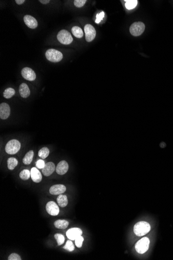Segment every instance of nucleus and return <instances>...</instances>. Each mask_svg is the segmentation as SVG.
Segmentation results:
<instances>
[{
	"label": "nucleus",
	"instance_id": "nucleus-1",
	"mask_svg": "<svg viewBox=\"0 0 173 260\" xmlns=\"http://www.w3.org/2000/svg\"><path fill=\"white\" fill-rule=\"evenodd\" d=\"M150 225L147 222L141 221L137 223L134 226V232L137 236H144L150 231Z\"/></svg>",
	"mask_w": 173,
	"mask_h": 260
},
{
	"label": "nucleus",
	"instance_id": "nucleus-2",
	"mask_svg": "<svg viewBox=\"0 0 173 260\" xmlns=\"http://www.w3.org/2000/svg\"><path fill=\"white\" fill-rule=\"evenodd\" d=\"M47 60L53 62H58L63 58V54L59 51L55 49H48L45 53Z\"/></svg>",
	"mask_w": 173,
	"mask_h": 260
},
{
	"label": "nucleus",
	"instance_id": "nucleus-3",
	"mask_svg": "<svg viewBox=\"0 0 173 260\" xmlns=\"http://www.w3.org/2000/svg\"><path fill=\"white\" fill-rule=\"evenodd\" d=\"M21 148L20 142L16 139H12L8 141L5 146V151L8 154H15Z\"/></svg>",
	"mask_w": 173,
	"mask_h": 260
},
{
	"label": "nucleus",
	"instance_id": "nucleus-4",
	"mask_svg": "<svg viewBox=\"0 0 173 260\" xmlns=\"http://www.w3.org/2000/svg\"><path fill=\"white\" fill-rule=\"evenodd\" d=\"M57 39L61 44L64 45H69L73 40L70 33L65 30L59 31L57 35Z\"/></svg>",
	"mask_w": 173,
	"mask_h": 260
},
{
	"label": "nucleus",
	"instance_id": "nucleus-5",
	"mask_svg": "<svg viewBox=\"0 0 173 260\" xmlns=\"http://www.w3.org/2000/svg\"><path fill=\"white\" fill-rule=\"evenodd\" d=\"M150 240L148 238L144 237L139 240L135 245V249L139 254H143L148 250Z\"/></svg>",
	"mask_w": 173,
	"mask_h": 260
},
{
	"label": "nucleus",
	"instance_id": "nucleus-6",
	"mask_svg": "<svg viewBox=\"0 0 173 260\" xmlns=\"http://www.w3.org/2000/svg\"><path fill=\"white\" fill-rule=\"evenodd\" d=\"M145 26L142 22H136L133 23L130 28V32L133 36L138 37L142 35L145 30Z\"/></svg>",
	"mask_w": 173,
	"mask_h": 260
},
{
	"label": "nucleus",
	"instance_id": "nucleus-7",
	"mask_svg": "<svg viewBox=\"0 0 173 260\" xmlns=\"http://www.w3.org/2000/svg\"><path fill=\"white\" fill-rule=\"evenodd\" d=\"M86 41L90 42L93 41L96 36V31L93 26L90 24H86L84 27Z\"/></svg>",
	"mask_w": 173,
	"mask_h": 260
},
{
	"label": "nucleus",
	"instance_id": "nucleus-8",
	"mask_svg": "<svg viewBox=\"0 0 173 260\" xmlns=\"http://www.w3.org/2000/svg\"><path fill=\"white\" fill-rule=\"evenodd\" d=\"M21 75L25 79L29 81H33L36 79V74L32 69L30 68H24L21 71Z\"/></svg>",
	"mask_w": 173,
	"mask_h": 260
},
{
	"label": "nucleus",
	"instance_id": "nucleus-9",
	"mask_svg": "<svg viewBox=\"0 0 173 260\" xmlns=\"http://www.w3.org/2000/svg\"><path fill=\"white\" fill-rule=\"evenodd\" d=\"M46 209L49 214L53 216L57 215L59 213V207L57 203L53 201H49L47 203Z\"/></svg>",
	"mask_w": 173,
	"mask_h": 260
},
{
	"label": "nucleus",
	"instance_id": "nucleus-10",
	"mask_svg": "<svg viewBox=\"0 0 173 260\" xmlns=\"http://www.w3.org/2000/svg\"><path fill=\"white\" fill-rule=\"evenodd\" d=\"M82 234V231L80 228H71L67 231L66 235L69 240H74L78 236H81Z\"/></svg>",
	"mask_w": 173,
	"mask_h": 260
},
{
	"label": "nucleus",
	"instance_id": "nucleus-11",
	"mask_svg": "<svg viewBox=\"0 0 173 260\" xmlns=\"http://www.w3.org/2000/svg\"><path fill=\"white\" fill-rule=\"evenodd\" d=\"M10 109L8 104L2 103L0 105V118L2 120H6L10 115Z\"/></svg>",
	"mask_w": 173,
	"mask_h": 260
},
{
	"label": "nucleus",
	"instance_id": "nucleus-12",
	"mask_svg": "<svg viewBox=\"0 0 173 260\" xmlns=\"http://www.w3.org/2000/svg\"><path fill=\"white\" fill-rule=\"evenodd\" d=\"M66 187L62 184H56L52 186L49 189V193L52 195H60L64 193L66 191Z\"/></svg>",
	"mask_w": 173,
	"mask_h": 260
},
{
	"label": "nucleus",
	"instance_id": "nucleus-13",
	"mask_svg": "<svg viewBox=\"0 0 173 260\" xmlns=\"http://www.w3.org/2000/svg\"><path fill=\"white\" fill-rule=\"evenodd\" d=\"M69 170V165L65 161H62L57 165L55 170L58 174L63 175L67 173Z\"/></svg>",
	"mask_w": 173,
	"mask_h": 260
},
{
	"label": "nucleus",
	"instance_id": "nucleus-14",
	"mask_svg": "<svg viewBox=\"0 0 173 260\" xmlns=\"http://www.w3.org/2000/svg\"><path fill=\"white\" fill-rule=\"evenodd\" d=\"M23 21L27 26L31 29H35L38 25L36 19L30 15H26L23 18Z\"/></svg>",
	"mask_w": 173,
	"mask_h": 260
},
{
	"label": "nucleus",
	"instance_id": "nucleus-15",
	"mask_svg": "<svg viewBox=\"0 0 173 260\" xmlns=\"http://www.w3.org/2000/svg\"><path fill=\"white\" fill-rule=\"evenodd\" d=\"M55 165L53 162H49L45 164V166L42 169L43 175L46 177H48L55 171Z\"/></svg>",
	"mask_w": 173,
	"mask_h": 260
},
{
	"label": "nucleus",
	"instance_id": "nucleus-16",
	"mask_svg": "<svg viewBox=\"0 0 173 260\" xmlns=\"http://www.w3.org/2000/svg\"><path fill=\"white\" fill-rule=\"evenodd\" d=\"M31 177L35 183H39L42 180L41 172L35 167H33L31 170Z\"/></svg>",
	"mask_w": 173,
	"mask_h": 260
},
{
	"label": "nucleus",
	"instance_id": "nucleus-17",
	"mask_svg": "<svg viewBox=\"0 0 173 260\" xmlns=\"http://www.w3.org/2000/svg\"><path fill=\"white\" fill-rule=\"evenodd\" d=\"M19 92L21 97L26 98L30 95V90L27 84L22 83L19 86Z\"/></svg>",
	"mask_w": 173,
	"mask_h": 260
},
{
	"label": "nucleus",
	"instance_id": "nucleus-18",
	"mask_svg": "<svg viewBox=\"0 0 173 260\" xmlns=\"http://www.w3.org/2000/svg\"><path fill=\"white\" fill-rule=\"evenodd\" d=\"M69 225V222L64 220H58L54 223V225L58 229H65Z\"/></svg>",
	"mask_w": 173,
	"mask_h": 260
},
{
	"label": "nucleus",
	"instance_id": "nucleus-19",
	"mask_svg": "<svg viewBox=\"0 0 173 260\" xmlns=\"http://www.w3.org/2000/svg\"><path fill=\"white\" fill-rule=\"evenodd\" d=\"M57 201L58 203V205L60 206L61 207H65L68 203L67 196L66 195H62V194H60L57 197Z\"/></svg>",
	"mask_w": 173,
	"mask_h": 260
},
{
	"label": "nucleus",
	"instance_id": "nucleus-20",
	"mask_svg": "<svg viewBox=\"0 0 173 260\" xmlns=\"http://www.w3.org/2000/svg\"><path fill=\"white\" fill-rule=\"evenodd\" d=\"M34 156V152L33 151H30L25 155L23 159V163L25 165H29L32 162L33 158Z\"/></svg>",
	"mask_w": 173,
	"mask_h": 260
},
{
	"label": "nucleus",
	"instance_id": "nucleus-21",
	"mask_svg": "<svg viewBox=\"0 0 173 260\" xmlns=\"http://www.w3.org/2000/svg\"><path fill=\"white\" fill-rule=\"evenodd\" d=\"M72 32L75 37L77 38H82L84 35L83 31L79 26H73L72 29Z\"/></svg>",
	"mask_w": 173,
	"mask_h": 260
},
{
	"label": "nucleus",
	"instance_id": "nucleus-22",
	"mask_svg": "<svg viewBox=\"0 0 173 260\" xmlns=\"http://www.w3.org/2000/svg\"><path fill=\"white\" fill-rule=\"evenodd\" d=\"M18 162L14 157H10L7 159V167L9 170H12L17 166Z\"/></svg>",
	"mask_w": 173,
	"mask_h": 260
},
{
	"label": "nucleus",
	"instance_id": "nucleus-23",
	"mask_svg": "<svg viewBox=\"0 0 173 260\" xmlns=\"http://www.w3.org/2000/svg\"><path fill=\"white\" fill-rule=\"evenodd\" d=\"M15 94V90L12 88H8L4 90L3 97L6 99H9Z\"/></svg>",
	"mask_w": 173,
	"mask_h": 260
},
{
	"label": "nucleus",
	"instance_id": "nucleus-24",
	"mask_svg": "<svg viewBox=\"0 0 173 260\" xmlns=\"http://www.w3.org/2000/svg\"><path fill=\"white\" fill-rule=\"evenodd\" d=\"M49 154V149L47 147H44L39 151V156L42 159H45L47 158Z\"/></svg>",
	"mask_w": 173,
	"mask_h": 260
},
{
	"label": "nucleus",
	"instance_id": "nucleus-25",
	"mask_svg": "<svg viewBox=\"0 0 173 260\" xmlns=\"http://www.w3.org/2000/svg\"><path fill=\"white\" fill-rule=\"evenodd\" d=\"M19 176L23 180H27L31 177V171L28 169H24L21 171Z\"/></svg>",
	"mask_w": 173,
	"mask_h": 260
},
{
	"label": "nucleus",
	"instance_id": "nucleus-26",
	"mask_svg": "<svg viewBox=\"0 0 173 260\" xmlns=\"http://www.w3.org/2000/svg\"><path fill=\"white\" fill-rule=\"evenodd\" d=\"M126 2V7L128 10H132L137 6V0H128L125 1Z\"/></svg>",
	"mask_w": 173,
	"mask_h": 260
},
{
	"label": "nucleus",
	"instance_id": "nucleus-27",
	"mask_svg": "<svg viewBox=\"0 0 173 260\" xmlns=\"http://www.w3.org/2000/svg\"><path fill=\"white\" fill-rule=\"evenodd\" d=\"M54 237L57 242L58 246H61L64 242L65 238L63 235L60 234H55Z\"/></svg>",
	"mask_w": 173,
	"mask_h": 260
},
{
	"label": "nucleus",
	"instance_id": "nucleus-28",
	"mask_svg": "<svg viewBox=\"0 0 173 260\" xmlns=\"http://www.w3.org/2000/svg\"><path fill=\"white\" fill-rule=\"evenodd\" d=\"M63 248L65 250H68L69 251H73L75 249L74 245L73 243L71 241V240H67L66 242V243L65 244V246L63 247Z\"/></svg>",
	"mask_w": 173,
	"mask_h": 260
},
{
	"label": "nucleus",
	"instance_id": "nucleus-29",
	"mask_svg": "<svg viewBox=\"0 0 173 260\" xmlns=\"http://www.w3.org/2000/svg\"><path fill=\"white\" fill-rule=\"evenodd\" d=\"M84 237L82 235L78 236L75 240L76 246H77L78 248H81L82 247V242H84Z\"/></svg>",
	"mask_w": 173,
	"mask_h": 260
},
{
	"label": "nucleus",
	"instance_id": "nucleus-30",
	"mask_svg": "<svg viewBox=\"0 0 173 260\" xmlns=\"http://www.w3.org/2000/svg\"><path fill=\"white\" fill-rule=\"evenodd\" d=\"M86 2H87L86 0H75L74 1V3L76 7L80 8L84 6Z\"/></svg>",
	"mask_w": 173,
	"mask_h": 260
},
{
	"label": "nucleus",
	"instance_id": "nucleus-31",
	"mask_svg": "<svg viewBox=\"0 0 173 260\" xmlns=\"http://www.w3.org/2000/svg\"><path fill=\"white\" fill-rule=\"evenodd\" d=\"M45 166V162L42 159H39L36 162V166L39 169H43Z\"/></svg>",
	"mask_w": 173,
	"mask_h": 260
},
{
	"label": "nucleus",
	"instance_id": "nucleus-32",
	"mask_svg": "<svg viewBox=\"0 0 173 260\" xmlns=\"http://www.w3.org/2000/svg\"><path fill=\"white\" fill-rule=\"evenodd\" d=\"M8 260H21V257L16 253H12L8 256Z\"/></svg>",
	"mask_w": 173,
	"mask_h": 260
},
{
	"label": "nucleus",
	"instance_id": "nucleus-33",
	"mask_svg": "<svg viewBox=\"0 0 173 260\" xmlns=\"http://www.w3.org/2000/svg\"><path fill=\"white\" fill-rule=\"evenodd\" d=\"M104 17V12H101L100 14H98L96 15V22L97 24H99L100 23L101 21H102V19Z\"/></svg>",
	"mask_w": 173,
	"mask_h": 260
},
{
	"label": "nucleus",
	"instance_id": "nucleus-34",
	"mask_svg": "<svg viewBox=\"0 0 173 260\" xmlns=\"http://www.w3.org/2000/svg\"><path fill=\"white\" fill-rule=\"evenodd\" d=\"M15 2H16L17 4H18V5H21V4H23V3H24L25 2V0H16Z\"/></svg>",
	"mask_w": 173,
	"mask_h": 260
},
{
	"label": "nucleus",
	"instance_id": "nucleus-35",
	"mask_svg": "<svg viewBox=\"0 0 173 260\" xmlns=\"http://www.w3.org/2000/svg\"><path fill=\"white\" fill-rule=\"evenodd\" d=\"M39 2H41V3L43 4H46L47 3H49L50 1L49 0H39Z\"/></svg>",
	"mask_w": 173,
	"mask_h": 260
}]
</instances>
